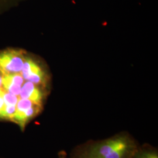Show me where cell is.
I'll use <instances>...</instances> for the list:
<instances>
[{"label": "cell", "instance_id": "3957f363", "mask_svg": "<svg viewBox=\"0 0 158 158\" xmlns=\"http://www.w3.org/2000/svg\"><path fill=\"white\" fill-rule=\"evenodd\" d=\"M132 158H158V152L151 147H138Z\"/></svg>", "mask_w": 158, "mask_h": 158}, {"label": "cell", "instance_id": "7a4b0ae2", "mask_svg": "<svg viewBox=\"0 0 158 158\" xmlns=\"http://www.w3.org/2000/svg\"><path fill=\"white\" fill-rule=\"evenodd\" d=\"M42 110V106L28 99L21 98L17 104L16 113L12 122L18 125L23 131L29 122L36 117Z\"/></svg>", "mask_w": 158, "mask_h": 158}, {"label": "cell", "instance_id": "277c9868", "mask_svg": "<svg viewBox=\"0 0 158 158\" xmlns=\"http://www.w3.org/2000/svg\"><path fill=\"white\" fill-rule=\"evenodd\" d=\"M59 158H66V153L64 151L59 153Z\"/></svg>", "mask_w": 158, "mask_h": 158}, {"label": "cell", "instance_id": "6da1fadb", "mask_svg": "<svg viewBox=\"0 0 158 158\" xmlns=\"http://www.w3.org/2000/svg\"><path fill=\"white\" fill-rule=\"evenodd\" d=\"M138 148L127 133L122 132L107 139L90 141L78 147L73 158H132Z\"/></svg>", "mask_w": 158, "mask_h": 158}]
</instances>
